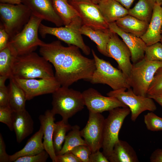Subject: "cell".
<instances>
[{
  "instance_id": "obj_1",
  "label": "cell",
  "mask_w": 162,
  "mask_h": 162,
  "mask_svg": "<svg viewBox=\"0 0 162 162\" xmlns=\"http://www.w3.org/2000/svg\"><path fill=\"white\" fill-rule=\"evenodd\" d=\"M40 55L54 67V76L61 86L69 87L77 81H88L95 69L94 58L81 53L77 46H63L58 40L40 46Z\"/></svg>"
},
{
  "instance_id": "obj_2",
  "label": "cell",
  "mask_w": 162,
  "mask_h": 162,
  "mask_svg": "<svg viewBox=\"0 0 162 162\" xmlns=\"http://www.w3.org/2000/svg\"><path fill=\"white\" fill-rule=\"evenodd\" d=\"M54 77L50 62L33 52L17 56L13 65L10 78L50 79Z\"/></svg>"
},
{
  "instance_id": "obj_3",
  "label": "cell",
  "mask_w": 162,
  "mask_h": 162,
  "mask_svg": "<svg viewBox=\"0 0 162 162\" xmlns=\"http://www.w3.org/2000/svg\"><path fill=\"white\" fill-rule=\"evenodd\" d=\"M52 94L51 110L55 115H60L65 122L85 106L82 93L69 87L61 86Z\"/></svg>"
},
{
  "instance_id": "obj_4",
  "label": "cell",
  "mask_w": 162,
  "mask_h": 162,
  "mask_svg": "<svg viewBox=\"0 0 162 162\" xmlns=\"http://www.w3.org/2000/svg\"><path fill=\"white\" fill-rule=\"evenodd\" d=\"M91 52L95 61V69L88 81L92 84H105L113 90L130 88L128 78L120 69L108 62L99 58L94 50Z\"/></svg>"
},
{
  "instance_id": "obj_5",
  "label": "cell",
  "mask_w": 162,
  "mask_h": 162,
  "mask_svg": "<svg viewBox=\"0 0 162 162\" xmlns=\"http://www.w3.org/2000/svg\"><path fill=\"white\" fill-rule=\"evenodd\" d=\"M162 67V62L151 61L144 58L135 64L128 78L129 85L137 95L147 96L149 88L157 70Z\"/></svg>"
},
{
  "instance_id": "obj_6",
  "label": "cell",
  "mask_w": 162,
  "mask_h": 162,
  "mask_svg": "<svg viewBox=\"0 0 162 162\" xmlns=\"http://www.w3.org/2000/svg\"><path fill=\"white\" fill-rule=\"evenodd\" d=\"M83 25L79 16L72 21L68 26L52 27L40 24L39 32L43 38L47 34L53 35L69 45H73L78 47L86 55L91 52L90 47L85 43L80 29Z\"/></svg>"
},
{
  "instance_id": "obj_7",
  "label": "cell",
  "mask_w": 162,
  "mask_h": 162,
  "mask_svg": "<svg viewBox=\"0 0 162 162\" xmlns=\"http://www.w3.org/2000/svg\"><path fill=\"white\" fill-rule=\"evenodd\" d=\"M42 19L32 14L28 22L19 33L10 38L9 43L18 56L34 52L45 43L39 38L38 32Z\"/></svg>"
},
{
  "instance_id": "obj_8",
  "label": "cell",
  "mask_w": 162,
  "mask_h": 162,
  "mask_svg": "<svg viewBox=\"0 0 162 162\" xmlns=\"http://www.w3.org/2000/svg\"><path fill=\"white\" fill-rule=\"evenodd\" d=\"M32 15L31 10L22 3L17 4L0 3L1 24L10 38L21 31Z\"/></svg>"
},
{
  "instance_id": "obj_9",
  "label": "cell",
  "mask_w": 162,
  "mask_h": 162,
  "mask_svg": "<svg viewBox=\"0 0 162 162\" xmlns=\"http://www.w3.org/2000/svg\"><path fill=\"white\" fill-rule=\"evenodd\" d=\"M130 113L128 106L118 107L109 111L105 118L102 148L107 158L111 154L114 146L119 140L118 134L124 120Z\"/></svg>"
},
{
  "instance_id": "obj_10",
  "label": "cell",
  "mask_w": 162,
  "mask_h": 162,
  "mask_svg": "<svg viewBox=\"0 0 162 162\" xmlns=\"http://www.w3.org/2000/svg\"><path fill=\"white\" fill-rule=\"evenodd\" d=\"M122 88L111 91L106 94L107 96L115 97L128 106L130 110L131 119L135 121L143 112L148 110L154 112L157 106L153 100L147 96L137 95L132 88Z\"/></svg>"
},
{
  "instance_id": "obj_11",
  "label": "cell",
  "mask_w": 162,
  "mask_h": 162,
  "mask_svg": "<svg viewBox=\"0 0 162 162\" xmlns=\"http://www.w3.org/2000/svg\"><path fill=\"white\" fill-rule=\"evenodd\" d=\"M82 20L83 25L95 29H109L98 4L89 0H68Z\"/></svg>"
},
{
  "instance_id": "obj_12",
  "label": "cell",
  "mask_w": 162,
  "mask_h": 162,
  "mask_svg": "<svg viewBox=\"0 0 162 162\" xmlns=\"http://www.w3.org/2000/svg\"><path fill=\"white\" fill-rule=\"evenodd\" d=\"M105 118L101 113L89 112V117L81 134L92 153L102 148Z\"/></svg>"
},
{
  "instance_id": "obj_13",
  "label": "cell",
  "mask_w": 162,
  "mask_h": 162,
  "mask_svg": "<svg viewBox=\"0 0 162 162\" xmlns=\"http://www.w3.org/2000/svg\"><path fill=\"white\" fill-rule=\"evenodd\" d=\"M106 50L109 57L116 60L119 69L128 78L132 67V64L130 61V51L124 41L119 38L118 35L111 31Z\"/></svg>"
},
{
  "instance_id": "obj_14",
  "label": "cell",
  "mask_w": 162,
  "mask_h": 162,
  "mask_svg": "<svg viewBox=\"0 0 162 162\" xmlns=\"http://www.w3.org/2000/svg\"><path fill=\"white\" fill-rule=\"evenodd\" d=\"M13 78L24 91L27 100L39 95L52 94L61 86L55 76L50 79Z\"/></svg>"
},
{
  "instance_id": "obj_15",
  "label": "cell",
  "mask_w": 162,
  "mask_h": 162,
  "mask_svg": "<svg viewBox=\"0 0 162 162\" xmlns=\"http://www.w3.org/2000/svg\"><path fill=\"white\" fill-rule=\"evenodd\" d=\"M82 94L85 105L90 112L101 113L118 107L127 106L118 99L103 96L93 88H88Z\"/></svg>"
},
{
  "instance_id": "obj_16",
  "label": "cell",
  "mask_w": 162,
  "mask_h": 162,
  "mask_svg": "<svg viewBox=\"0 0 162 162\" xmlns=\"http://www.w3.org/2000/svg\"><path fill=\"white\" fill-rule=\"evenodd\" d=\"M22 3L31 10L32 14L50 22L57 27L64 25L55 10L52 0H23Z\"/></svg>"
},
{
  "instance_id": "obj_17",
  "label": "cell",
  "mask_w": 162,
  "mask_h": 162,
  "mask_svg": "<svg viewBox=\"0 0 162 162\" xmlns=\"http://www.w3.org/2000/svg\"><path fill=\"white\" fill-rule=\"evenodd\" d=\"M109 28L111 32L121 37L128 47L130 51L131 60L133 64L137 62L144 58L147 45L140 38L123 31L115 22L109 24Z\"/></svg>"
},
{
  "instance_id": "obj_18",
  "label": "cell",
  "mask_w": 162,
  "mask_h": 162,
  "mask_svg": "<svg viewBox=\"0 0 162 162\" xmlns=\"http://www.w3.org/2000/svg\"><path fill=\"white\" fill-rule=\"evenodd\" d=\"M55 115L51 110H47L39 117L43 132L44 149L49 154L53 162H56V155L54 148L53 135L55 126Z\"/></svg>"
},
{
  "instance_id": "obj_19",
  "label": "cell",
  "mask_w": 162,
  "mask_h": 162,
  "mask_svg": "<svg viewBox=\"0 0 162 162\" xmlns=\"http://www.w3.org/2000/svg\"><path fill=\"white\" fill-rule=\"evenodd\" d=\"M13 128L17 142H21L31 134L34 129V122L31 116L26 110L13 112Z\"/></svg>"
},
{
  "instance_id": "obj_20",
  "label": "cell",
  "mask_w": 162,
  "mask_h": 162,
  "mask_svg": "<svg viewBox=\"0 0 162 162\" xmlns=\"http://www.w3.org/2000/svg\"><path fill=\"white\" fill-rule=\"evenodd\" d=\"M162 28V5L155 3L148 29L140 37L147 46L160 41Z\"/></svg>"
},
{
  "instance_id": "obj_21",
  "label": "cell",
  "mask_w": 162,
  "mask_h": 162,
  "mask_svg": "<svg viewBox=\"0 0 162 162\" xmlns=\"http://www.w3.org/2000/svg\"><path fill=\"white\" fill-rule=\"evenodd\" d=\"M98 4L104 20L109 24L128 14V10L115 0H101Z\"/></svg>"
},
{
  "instance_id": "obj_22",
  "label": "cell",
  "mask_w": 162,
  "mask_h": 162,
  "mask_svg": "<svg viewBox=\"0 0 162 162\" xmlns=\"http://www.w3.org/2000/svg\"><path fill=\"white\" fill-rule=\"evenodd\" d=\"M43 136V130L40 126L38 130L28 140L22 149L10 155L9 162H14L20 157L35 155L44 151L42 141Z\"/></svg>"
},
{
  "instance_id": "obj_23",
  "label": "cell",
  "mask_w": 162,
  "mask_h": 162,
  "mask_svg": "<svg viewBox=\"0 0 162 162\" xmlns=\"http://www.w3.org/2000/svg\"><path fill=\"white\" fill-rule=\"evenodd\" d=\"M110 162H137V154L127 142L119 140L115 144L111 154L107 158Z\"/></svg>"
},
{
  "instance_id": "obj_24",
  "label": "cell",
  "mask_w": 162,
  "mask_h": 162,
  "mask_svg": "<svg viewBox=\"0 0 162 162\" xmlns=\"http://www.w3.org/2000/svg\"><path fill=\"white\" fill-rule=\"evenodd\" d=\"M82 34L89 38L96 45L98 50L104 56L109 57L106 48L110 38V31L106 30L95 29L82 25L80 29Z\"/></svg>"
},
{
  "instance_id": "obj_25",
  "label": "cell",
  "mask_w": 162,
  "mask_h": 162,
  "mask_svg": "<svg viewBox=\"0 0 162 162\" xmlns=\"http://www.w3.org/2000/svg\"><path fill=\"white\" fill-rule=\"evenodd\" d=\"M123 31L140 38L146 32L149 23L128 14L115 22Z\"/></svg>"
},
{
  "instance_id": "obj_26",
  "label": "cell",
  "mask_w": 162,
  "mask_h": 162,
  "mask_svg": "<svg viewBox=\"0 0 162 162\" xmlns=\"http://www.w3.org/2000/svg\"><path fill=\"white\" fill-rule=\"evenodd\" d=\"M9 79L8 105L13 112L24 110L27 100L25 94L13 78Z\"/></svg>"
},
{
  "instance_id": "obj_27",
  "label": "cell",
  "mask_w": 162,
  "mask_h": 162,
  "mask_svg": "<svg viewBox=\"0 0 162 162\" xmlns=\"http://www.w3.org/2000/svg\"><path fill=\"white\" fill-rule=\"evenodd\" d=\"M18 55L15 49L8 43L7 46L0 51V76L11 77L12 67Z\"/></svg>"
},
{
  "instance_id": "obj_28",
  "label": "cell",
  "mask_w": 162,
  "mask_h": 162,
  "mask_svg": "<svg viewBox=\"0 0 162 162\" xmlns=\"http://www.w3.org/2000/svg\"><path fill=\"white\" fill-rule=\"evenodd\" d=\"M155 3L154 0H138L133 8L128 10V14L149 23Z\"/></svg>"
},
{
  "instance_id": "obj_29",
  "label": "cell",
  "mask_w": 162,
  "mask_h": 162,
  "mask_svg": "<svg viewBox=\"0 0 162 162\" xmlns=\"http://www.w3.org/2000/svg\"><path fill=\"white\" fill-rule=\"evenodd\" d=\"M68 0H52L55 11L62 20L64 26H68L79 16L74 8L69 3Z\"/></svg>"
},
{
  "instance_id": "obj_30",
  "label": "cell",
  "mask_w": 162,
  "mask_h": 162,
  "mask_svg": "<svg viewBox=\"0 0 162 162\" xmlns=\"http://www.w3.org/2000/svg\"><path fill=\"white\" fill-rule=\"evenodd\" d=\"M82 137L80 126L77 125L72 126L70 130L66 136L62 149L56 155L62 154L70 151L79 145H87Z\"/></svg>"
},
{
  "instance_id": "obj_31",
  "label": "cell",
  "mask_w": 162,
  "mask_h": 162,
  "mask_svg": "<svg viewBox=\"0 0 162 162\" xmlns=\"http://www.w3.org/2000/svg\"><path fill=\"white\" fill-rule=\"evenodd\" d=\"M72 127L68 122L62 119L55 123L53 135V141L56 155L62 148L67 132L70 130Z\"/></svg>"
},
{
  "instance_id": "obj_32",
  "label": "cell",
  "mask_w": 162,
  "mask_h": 162,
  "mask_svg": "<svg viewBox=\"0 0 162 162\" xmlns=\"http://www.w3.org/2000/svg\"><path fill=\"white\" fill-rule=\"evenodd\" d=\"M160 95H162V67L156 72L147 92V96Z\"/></svg>"
},
{
  "instance_id": "obj_33",
  "label": "cell",
  "mask_w": 162,
  "mask_h": 162,
  "mask_svg": "<svg viewBox=\"0 0 162 162\" xmlns=\"http://www.w3.org/2000/svg\"><path fill=\"white\" fill-rule=\"evenodd\" d=\"M151 111L144 116V121L148 130L155 131L162 130V117Z\"/></svg>"
},
{
  "instance_id": "obj_34",
  "label": "cell",
  "mask_w": 162,
  "mask_h": 162,
  "mask_svg": "<svg viewBox=\"0 0 162 162\" xmlns=\"http://www.w3.org/2000/svg\"><path fill=\"white\" fill-rule=\"evenodd\" d=\"M144 58L149 61L162 62V44L160 42L147 46Z\"/></svg>"
},
{
  "instance_id": "obj_35",
  "label": "cell",
  "mask_w": 162,
  "mask_h": 162,
  "mask_svg": "<svg viewBox=\"0 0 162 162\" xmlns=\"http://www.w3.org/2000/svg\"><path fill=\"white\" fill-rule=\"evenodd\" d=\"M70 151L81 162H89L90 157L92 152L87 145H79L74 148Z\"/></svg>"
},
{
  "instance_id": "obj_36",
  "label": "cell",
  "mask_w": 162,
  "mask_h": 162,
  "mask_svg": "<svg viewBox=\"0 0 162 162\" xmlns=\"http://www.w3.org/2000/svg\"><path fill=\"white\" fill-rule=\"evenodd\" d=\"M13 112L8 106H0V122L6 124L11 131L13 130Z\"/></svg>"
},
{
  "instance_id": "obj_37",
  "label": "cell",
  "mask_w": 162,
  "mask_h": 162,
  "mask_svg": "<svg viewBox=\"0 0 162 162\" xmlns=\"http://www.w3.org/2000/svg\"><path fill=\"white\" fill-rule=\"evenodd\" d=\"M49 156L48 153L44 150L37 154L20 157L14 162H45Z\"/></svg>"
},
{
  "instance_id": "obj_38",
  "label": "cell",
  "mask_w": 162,
  "mask_h": 162,
  "mask_svg": "<svg viewBox=\"0 0 162 162\" xmlns=\"http://www.w3.org/2000/svg\"><path fill=\"white\" fill-rule=\"evenodd\" d=\"M6 76H0V106H8L9 89L5 84Z\"/></svg>"
},
{
  "instance_id": "obj_39",
  "label": "cell",
  "mask_w": 162,
  "mask_h": 162,
  "mask_svg": "<svg viewBox=\"0 0 162 162\" xmlns=\"http://www.w3.org/2000/svg\"><path fill=\"white\" fill-rule=\"evenodd\" d=\"M56 162H81L70 151L56 155Z\"/></svg>"
},
{
  "instance_id": "obj_40",
  "label": "cell",
  "mask_w": 162,
  "mask_h": 162,
  "mask_svg": "<svg viewBox=\"0 0 162 162\" xmlns=\"http://www.w3.org/2000/svg\"><path fill=\"white\" fill-rule=\"evenodd\" d=\"M10 37L1 24L0 26V51L6 47L8 45Z\"/></svg>"
},
{
  "instance_id": "obj_41",
  "label": "cell",
  "mask_w": 162,
  "mask_h": 162,
  "mask_svg": "<svg viewBox=\"0 0 162 162\" xmlns=\"http://www.w3.org/2000/svg\"><path fill=\"white\" fill-rule=\"evenodd\" d=\"M10 155L6 151V146L2 134H0V162H9Z\"/></svg>"
},
{
  "instance_id": "obj_42",
  "label": "cell",
  "mask_w": 162,
  "mask_h": 162,
  "mask_svg": "<svg viewBox=\"0 0 162 162\" xmlns=\"http://www.w3.org/2000/svg\"><path fill=\"white\" fill-rule=\"evenodd\" d=\"M107 157L99 150L92 153L90 156L89 162H109Z\"/></svg>"
},
{
  "instance_id": "obj_43",
  "label": "cell",
  "mask_w": 162,
  "mask_h": 162,
  "mask_svg": "<svg viewBox=\"0 0 162 162\" xmlns=\"http://www.w3.org/2000/svg\"><path fill=\"white\" fill-rule=\"evenodd\" d=\"M151 162H162V148L155 149L151 154L150 157Z\"/></svg>"
},
{
  "instance_id": "obj_44",
  "label": "cell",
  "mask_w": 162,
  "mask_h": 162,
  "mask_svg": "<svg viewBox=\"0 0 162 162\" xmlns=\"http://www.w3.org/2000/svg\"><path fill=\"white\" fill-rule=\"evenodd\" d=\"M121 4L125 8L129 10L135 0H115Z\"/></svg>"
},
{
  "instance_id": "obj_45",
  "label": "cell",
  "mask_w": 162,
  "mask_h": 162,
  "mask_svg": "<svg viewBox=\"0 0 162 162\" xmlns=\"http://www.w3.org/2000/svg\"><path fill=\"white\" fill-rule=\"evenodd\" d=\"M23 0H0L1 3L17 4L22 3Z\"/></svg>"
},
{
  "instance_id": "obj_46",
  "label": "cell",
  "mask_w": 162,
  "mask_h": 162,
  "mask_svg": "<svg viewBox=\"0 0 162 162\" xmlns=\"http://www.w3.org/2000/svg\"><path fill=\"white\" fill-rule=\"evenodd\" d=\"M148 96L152 98L162 107V95Z\"/></svg>"
},
{
  "instance_id": "obj_47",
  "label": "cell",
  "mask_w": 162,
  "mask_h": 162,
  "mask_svg": "<svg viewBox=\"0 0 162 162\" xmlns=\"http://www.w3.org/2000/svg\"><path fill=\"white\" fill-rule=\"evenodd\" d=\"M155 3L160 4L162 5V0H154Z\"/></svg>"
},
{
  "instance_id": "obj_48",
  "label": "cell",
  "mask_w": 162,
  "mask_h": 162,
  "mask_svg": "<svg viewBox=\"0 0 162 162\" xmlns=\"http://www.w3.org/2000/svg\"><path fill=\"white\" fill-rule=\"evenodd\" d=\"M93 2L98 4V2L101 0H89Z\"/></svg>"
},
{
  "instance_id": "obj_49",
  "label": "cell",
  "mask_w": 162,
  "mask_h": 162,
  "mask_svg": "<svg viewBox=\"0 0 162 162\" xmlns=\"http://www.w3.org/2000/svg\"><path fill=\"white\" fill-rule=\"evenodd\" d=\"M160 42V43L162 44V32L161 33V38Z\"/></svg>"
}]
</instances>
